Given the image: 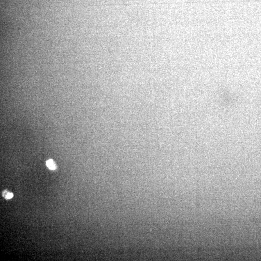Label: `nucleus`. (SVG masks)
Masks as SVG:
<instances>
[{
    "mask_svg": "<svg viewBox=\"0 0 261 261\" xmlns=\"http://www.w3.org/2000/svg\"><path fill=\"white\" fill-rule=\"evenodd\" d=\"M46 165L50 170H55L56 168V165L52 160L50 159L47 161Z\"/></svg>",
    "mask_w": 261,
    "mask_h": 261,
    "instance_id": "1",
    "label": "nucleus"
},
{
    "mask_svg": "<svg viewBox=\"0 0 261 261\" xmlns=\"http://www.w3.org/2000/svg\"><path fill=\"white\" fill-rule=\"evenodd\" d=\"M13 196V194L12 193H10V192H8V194H7V195L5 197V198L6 199H10L11 198H12Z\"/></svg>",
    "mask_w": 261,
    "mask_h": 261,
    "instance_id": "2",
    "label": "nucleus"
},
{
    "mask_svg": "<svg viewBox=\"0 0 261 261\" xmlns=\"http://www.w3.org/2000/svg\"><path fill=\"white\" fill-rule=\"evenodd\" d=\"M8 193V192L7 191H4V192H3V196L4 197V198H5V197L6 196V195H7Z\"/></svg>",
    "mask_w": 261,
    "mask_h": 261,
    "instance_id": "3",
    "label": "nucleus"
}]
</instances>
